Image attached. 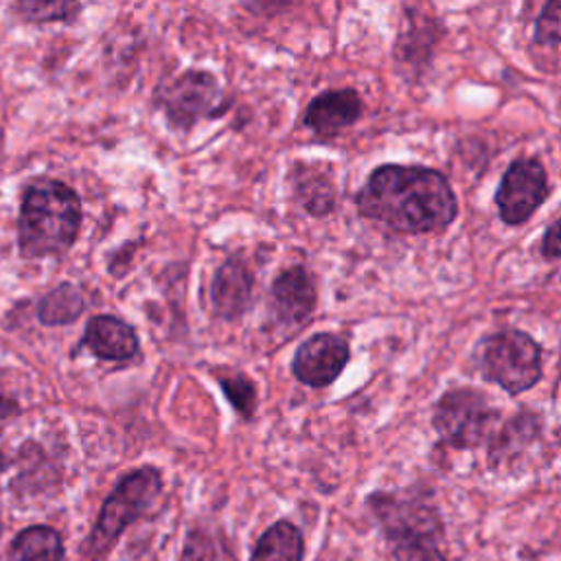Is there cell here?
Returning <instances> with one entry per match:
<instances>
[{
    "instance_id": "obj_1",
    "label": "cell",
    "mask_w": 561,
    "mask_h": 561,
    "mask_svg": "<svg viewBox=\"0 0 561 561\" xmlns=\"http://www.w3.org/2000/svg\"><path fill=\"white\" fill-rule=\"evenodd\" d=\"M357 213L394 232H432L447 228L458 202L436 169L381 164L355 195Z\"/></svg>"
},
{
    "instance_id": "obj_2",
    "label": "cell",
    "mask_w": 561,
    "mask_h": 561,
    "mask_svg": "<svg viewBox=\"0 0 561 561\" xmlns=\"http://www.w3.org/2000/svg\"><path fill=\"white\" fill-rule=\"evenodd\" d=\"M79 193L55 178L31 180L20 197L18 250L22 259H46L66 254L81 230Z\"/></svg>"
},
{
    "instance_id": "obj_3",
    "label": "cell",
    "mask_w": 561,
    "mask_h": 561,
    "mask_svg": "<svg viewBox=\"0 0 561 561\" xmlns=\"http://www.w3.org/2000/svg\"><path fill=\"white\" fill-rule=\"evenodd\" d=\"M160 489L162 476L156 467L147 465L125 473L103 502L99 519L90 533L85 554L90 559L103 557L118 535L149 508Z\"/></svg>"
},
{
    "instance_id": "obj_4",
    "label": "cell",
    "mask_w": 561,
    "mask_h": 561,
    "mask_svg": "<svg viewBox=\"0 0 561 561\" xmlns=\"http://www.w3.org/2000/svg\"><path fill=\"white\" fill-rule=\"evenodd\" d=\"M153 105L162 110L175 131H191L197 123L219 118L230 107L224 101L217 77L204 68H188L160 85L153 94Z\"/></svg>"
},
{
    "instance_id": "obj_5",
    "label": "cell",
    "mask_w": 561,
    "mask_h": 561,
    "mask_svg": "<svg viewBox=\"0 0 561 561\" xmlns=\"http://www.w3.org/2000/svg\"><path fill=\"white\" fill-rule=\"evenodd\" d=\"M482 373L508 394H519L541 377V348L528 333L500 331L482 344Z\"/></svg>"
},
{
    "instance_id": "obj_6",
    "label": "cell",
    "mask_w": 561,
    "mask_h": 561,
    "mask_svg": "<svg viewBox=\"0 0 561 561\" xmlns=\"http://www.w3.org/2000/svg\"><path fill=\"white\" fill-rule=\"evenodd\" d=\"M368 504L388 539L397 543L399 552H405V561L432 548V541L440 530V522L436 511L421 497L373 493Z\"/></svg>"
},
{
    "instance_id": "obj_7",
    "label": "cell",
    "mask_w": 561,
    "mask_h": 561,
    "mask_svg": "<svg viewBox=\"0 0 561 561\" xmlns=\"http://www.w3.org/2000/svg\"><path fill=\"white\" fill-rule=\"evenodd\" d=\"M497 412L486 397L473 388L447 390L434 408V430L438 436L458 449L480 445L495 421Z\"/></svg>"
},
{
    "instance_id": "obj_8",
    "label": "cell",
    "mask_w": 561,
    "mask_h": 561,
    "mask_svg": "<svg viewBox=\"0 0 561 561\" xmlns=\"http://www.w3.org/2000/svg\"><path fill=\"white\" fill-rule=\"evenodd\" d=\"M546 197L548 178L543 164L535 158H519L502 175L495 204L504 224L519 226L535 215Z\"/></svg>"
},
{
    "instance_id": "obj_9",
    "label": "cell",
    "mask_w": 561,
    "mask_h": 561,
    "mask_svg": "<svg viewBox=\"0 0 561 561\" xmlns=\"http://www.w3.org/2000/svg\"><path fill=\"white\" fill-rule=\"evenodd\" d=\"M351 348L346 337L331 331L313 333L298 344L291 357V373L309 388H327L342 375Z\"/></svg>"
},
{
    "instance_id": "obj_10",
    "label": "cell",
    "mask_w": 561,
    "mask_h": 561,
    "mask_svg": "<svg viewBox=\"0 0 561 561\" xmlns=\"http://www.w3.org/2000/svg\"><path fill=\"white\" fill-rule=\"evenodd\" d=\"M83 348H88L101 362L127 364L138 357L140 340L136 329L123 318L112 313H99L85 322L83 335L75 344L72 355Z\"/></svg>"
},
{
    "instance_id": "obj_11",
    "label": "cell",
    "mask_w": 561,
    "mask_h": 561,
    "mask_svg": "<svg viewBox=\"0 0 561 561\" xmlns=\"http://www.w3.org/2000/svg\"><path fill=\"white\" fill-rule=\"evenodd\" d=\"M272 309L283 324H302L318 305V289L311 272L305 265L283 270L270 287Z\"/></svg>"
},
{
    "instance_id": "obj_12",
    "label": "cell",
    "mask_w": 561,
    "mask_h": 561,
    "mask_svg": "<svg viewBox=\"0 0 561 561\" xmlns=\"http://www.w3.org/2000/svg\"><path fill=\"white\" fill-rule=\"evenodd\" d=\"M254 291V276L250 267L239 259H228L219 267H215L208 298L213 316L219 320H237L241 318L250 302Z\"/></svg>"
},
{
    "instance_id": "obj_13",
    "label": "cell",
    "mask_w": 561,
    "mask_h": 561,
    "mask_svg": "<svg viewBox=\"0 0 561 561\" xmlns=\"http://www.w3.org/2000/svg\"><path fill=\"white\" fill-rule=\"evenodd\" d=\"M362 116V99L353 88L327 90L313 96L305 110L302 123L313 136L329 140L351 127Z\"/></svg>"
},
{
    "instance_id": "obj_14",
    "label": "cell",
    "mask_w": 561,
    "mask_h": 561,
    "mask_svg": "<svg viewBox=\"0 0 561 561\" xmlns=\"http://www.w3.org/2000/svg\"><path fill=\"white\" fill-rule=\"evenodd\" d=\"M291 186L294 197L305 208V213L324 217L335 208V186L324 169L298 162L291 169Z\"/></svg>"
},
{
    "instance_id": "obj_15",
    "label": "cell",
    "mask_w": 561,
    "mask_h": 561,
    "mask_svg": "<svg viewBox=\"0 0 561 561\" xmlns=\"http://www.w3.org/2000/svg\"><path fill=\"white\" fill-rule=\"evenodd\" d=\"M85 309L81 289L72 283H61L46 291L37 302V320L44 327L72 324Z\"/></svg>"
},
{
    "instance_id": "obj_16",
    "label": "cell",
    "mask_w": 561,
    "mask_h": 561,
    "mask_svg": "<svg viewBox=\"0 0 561 561\" xmlns=\"http://www.w3.org/2000/svg\"><path fill=\"white\" fill-rule=\"evenodd\" d=\"M64 541L50 526L24 528L9 548V561H61Z\"/></svg>"
},
{
    "instance_id": "obj_17",
    "label": "cell",
    "mask_w": 561,
    "mask_h": 561,
    "mask_svg": "<svg viewBox=\"0 0 561 561\" xmlns=\"http://www.w3.org/2000/svg\"><path fill=\"white\" fill-rule=\"evenodd\" d=\"M302 535L291 522H276L254 546L250 561H302Z\"/></svg>"
},
{
    "instance_id": "obj_18",
    "label": "cell",
    "mask_w": 561,
    "mask_h": 561,
    "mask_svg": "<svg viewBox=\"0 0 561 561\" xmlns=\"http://www.w3.org/2000/svg\"><path fill=\"white\" fill-rule=\"evenodd\" d=\"M210 375L215 377L219 390L224 392V397L232 405V410L243 421H250L256 414V405H259L256 383L243 370L228 368V366H221L219 370L210 368Z\"/></svg>"
},
{
    "instance_id": "obj_19",
    "label": "cell",
    "mask_w": 561,
    "mask_h": 561,
    "mask_svg": "<svg viewBox=\"0 0 561 561\" xmlns=\"http://www.w3.org/2000/svg\"><path fill=\"white\" fill-rule=\"evenodd\" d=\"M77 2H33L20 0L11 4V11L28 24H48V22H72L81 13Z\"/></svg>"
},
{
    "instance_id": "obj_20",
    "label": "cell",
    "mask_w": 561,
    "mask_h": 561,
    "mask_svg": "<svg viewBox=\"0 0 561 561\" xmlns=\"http://www.w3.org/2000/svg\"><path fill=\"white\" fill-rule=\"evenodd\" d=\"M535 39L539 44L561 42V0H550L543 4L541 15L535 26Z\"/></svg>"
},
{
    "instance_id": "obj_21",
    "label": "cell",
    "mask_w": 561,
    "mask_h": 561,
    "mask_svg": "<svg viewBox=\"0 0 561 561\" xmlns=\"http://www.w3.org/2000/svg\"><path fill=\"white\" fill-rule=\"evenodd\" d=\"M182 561H215V546L204 533H191L184 543Z\"/></svg>"
},
{
    "instance_id": "obj_22",
    "label": "cell",
    "mask_w": 561,
    "mask_h": 561,
    "mask_svg": "<svg viewBox=\"0 0 561 561\" xmlns=\"http://www.w3.org/2000/svg\"><path fill=\"white\" fill-rule=\"evenodd\" d=\"M541 252L546 259H561V217L546 230Z\"/></svg>"
},
{
    "instance_id": "obj_23",
    "label": "cell",
    "mask_w": 561,
    "mask_h": 561,
    "mask_svg": "<svg viewBox=\"0 0 561 561\" xmlns=\"http://www.w3.org/2000/svg\"><path fill=\"white\" fill-rule=\"evenodd\" d=\"M22 412V405L18 403V399L13 397H7L0 392V423L2 421H9L13 416H18Z\"/></svg>"
},
{
    "instance_id": "obj_24",
    "label": "cell",
    "mask_w": 561,
    "mask_h": 561,
    "mask_svg": "<svg viewBox=\"0 0 561 561\" xmlns=\"http://www.w3.org/2000/svg\"><path fill=\"white\" fill-rule=\"evenodd\" d=\"M408 561H445V557H443L438 550L430 548V550H425V552L414 554V557H412V559H408Z\"/></svg>"
},
{
    "instance_id": "obj_25",
    "label": "cell",
    "mask_w": 561,
    "mask_h": 561,
    "mask_svg": "<svg viewBox=\"0 0 561 561\" xmlns=\"http://www.w3.org/2000/svg\"><path fill=\"white\" fill-rule=\"evenodd\" d=\"M0 530H2V524H0Z\"/></svg>"
}]
</instances>
